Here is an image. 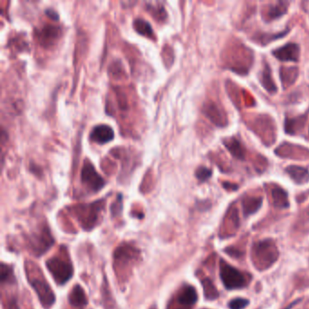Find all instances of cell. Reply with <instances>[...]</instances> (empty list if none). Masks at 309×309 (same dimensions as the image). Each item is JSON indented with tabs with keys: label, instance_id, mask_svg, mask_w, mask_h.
Segmentation results:
<instances>
[{
	"label": "cell",
	"instance_id": "cell-1",
	"mask_svg": "<svg viewBox=\"0 0 309 309\" xmlns=\"http://www.w3.org/2000/svg\"><path fill=\"white\" fill-rule=\"evenodd\" d=\"M253 254L257 266L261 268L270 267L279 257L276 246L270 240H265L256 244L253 249Z\"/></svg>",
	"mask_w": 309,
	"mask_h": 309
},
{
	"label": "cell",
	"instance_id": "cell-2",
	"mask_svg": "<svg viewBox=\"0 0 309 309\" xmlns=\"http://www.w3.org/2000/svg\"><path fill=\"white\" fill-rule=\"evenodd\" d=\"M46 267L54 277V281L59 285H64L73 276L71 264L60 258H53L46 262Z\"/></svg>",
	"mask_w": 309,
	"mask_h": 309
},
{
	"label": "cell",
	"instance_id": "cell-3",
	"mask_svg": "<svg viewBox=\"0 0 309 309\" xmlns=\"http://www.w3.org/2000/svg\"><path fill=\"white\" fill-rule=\"evenodd\" d=\"M221 277L228 289L245 288L249 282L241 272L224 261L221 262Z\"/></svg>",
	"mask_w": 309,
	"mask_h": 309
},
{
	"label": "cell",
	"instance_id": "cell-4",
	"mask_svg": "<svg viewBox=\"0 0 309 309\" xmlns=\"http://www.w3.org/2000/svg\"><path fill=\"white\" fill-rule=\"evenodd\" d=\"M29 282L34 290L37 293L39 300L45 308L48 309L54 304L55 297L50 286L46 282L45 277L40 276H28Z\"/></svg>",
	"mask_w": 309,
	"mask_h": 309
},
{
	"label": "cell",
	"instance_id": "cell-5",
	"mask_svg": "<svg viewBox=\"0 0 309 309\" xmlns=\"http://www.w3.org/2000/svg\"><path fill=\"white\" fill-rule=\"evenodd\" d=\"M81 179L83 183L92 192H98L105 186V180L99 175L92 163L85 162L82 169Z\"/></svg>",
	"mask_w": 309,
	"mask_h": 309
},
{
	"label": "cell",
	"instance_id": "cell-6",
	"mask_svg": "<svg viewBox=\"0 0 309 309\" xmlns=\"http://www.w3.org/2000/svg\"><path fill=\"white\" fill-rule=\"evenodd\" d=\"M100 207L101 206H98L96 203L80 208L77 214L84 230H91L94 228V226L96 225L98 219V213L101 209Z\"/></svg>",
	"mask_w": 309,
	"mask_h": 309
},
{
	"label": "cell",
	"instance_id": "cell-7",
	"mask_svg": "<svg viewBox=\"0 0 309 309\" xmlns=\"http://www.w3.org/2000/svg\"><path fill=\"white\" fill-rule=\"evenodd\" d=\"M273 55L280 61L284 62H297L300 56L299 46L297 44L289 43L281 46L273 52Z\"/></svg>",
	"mask_w": 309,
	"mask_h": 309
},
{
	"label": "cell",
	"instance_id": "cell-8",
	"mask_svg": "<svg viewBox=\"0 0 309 309\" xmlns=\"http://www.w3.org/2000/svg\"><path fill=\"white\" fill-rule=\"evenodd\" d=\"M30 242L36 254L41 255L53 245V238L48 230L45 229L40 233L35 235Z\"/></svg>",
	"mask_w": 309,
	"mask_h": 309
},
{
	"label": "cell",
	"instance_id": "cell-9",
	"mask_svg": "<svg viewBox=\"0 0 309 309\" xmlns=\"http://www.w3.org/2000/svg\"><path fill=\"white\" fill-rule=\"evenodd\" d=\"M113 137H114V133L113 128L107 125L96 126L90 134V138L92 142L99 144H104L110 142L113 140Z\"/></svg>",
	"mask_w": 309,
	"mask_h": 309
},
{
	"label": "cell",
	"instance_id": "cell-10",
	"mask_svg": "<svg viewBox=\"0 0 309 309\" xmlns=\"http://www.w3.org/2000/svg\"><path fill=\"white\" fill-rule=\"evenodd\" d=\"M286 172L296 183H305L309 179V172L305 168L300 166H288Z\"/></svg>",
	"mask_w": 309,
	"mask_h": 309
},
{
	"label": "cell",
	"instance_id": "cell-11",
	"mask_svg": "<svg viewBox=\"0 0 309 309\" xmlns=\"http://www.w3.org/2000/svg\"><path fill=\"white\" fill-rule=\"evenodd\" d=\"M225 147L230 150L231 155L238 160H243L246 154V151L242 144L236 138H229L224 141Z\"/></svg>",
	"mask_w": 309,
	"mask_h": 309
},
{
	"label": "cell",
	"instance_id": "cell-12",
	"mask_svg": "<svg viewBox=\"0 0 309 309\" xmlns=\"http://www.w3.org/2000/svg\"><path fill=\"white\" fill-rule=\"evenodd\" d=\"M69 302L72 305L76 307H81L87 304V298L84 289L81 286H75V288H73L69 295Z\"/></svg>",
	"mask_w": 309,
	"mask_h": 309
},
{
	"label": "cell",
	"instance_id": "cell-13",
	"mask_svg": "<svg viewBox=\"0 0 309 309\" xmlns=\"http://www.w3.org/2000/svg\"><path fill=\"white\" fill-rule=\"evenodd\" d=\"M197 299H198V296H197L196 290H195V288L191 286L185 287L178 297V301L181 305H193L196 303Z\"/></svg>",
	"mask_w": 309,
	"mask_h": 309
},
{
	"label": "cell",
	"instance_id": "cell-14",
	"mask_svg": "<svg viewBox=\"0 0 309 309\" xmlns=\"http://www.w3.org/2000/svg\"><path fill=\"white\" fill-rule=\"evenodd\" d=\"M272 199H273V204L277 208H288L289 202H288V193L285 192L283 189L273 188L271 190Z\"/></svg>",
	"mask_w": 309,
	"mask_h": 309
},
{
	"label": "cell",
	"instance_id": "cell-15",
	"mask_svg": "<svg viewBox=\"0 0 309 309\" xmlns=\"http://www.w3.org/2000/svg\"><path fill=\"white\" fill-rule=\"evenodd\" d=\"M260 82H261V84H263L264 88L267 90V92H272V94L276 92V85L272 79L271 72L267 66L264 67L263 71L261 72Z\"/></svg>",
	"mask_w": 309,
	"mask_h": 309
},
{
	"label": "cell",
	"instance_id": "cell-16",
	"mask_svg": "<svg viewBox=\"0 0 309 309\" xmlns=\"http://www.w3.org/2000/svg\"><path fill=\"white\" fill-rule=\"evenodd\" d=\"M262 204V199L257 198V197H251L248 198L243 201V210L245 215L254 213L260 208Z\"/></svg>",
	"mask_w": 309,
	"mask_h": 309
},
{
	"label": "cell",
	"instance_id": "cell-17",
	"mask_svg": "<svg viewBox=\"0 0 309 309\" xmlns=\"http://www.w3.org/2000/svg\"><path fill=\"white\" fill-rule=\"evenodd\" d=\"M134 27L136 32L141 34L142 36H145L148 38L153 37V31L148 22L143 20L142 18H137L134 21Z\"/></svg>",
	"mask_w": 309,
	"mask_h": 309
},
{
	"label": "cell",
	"instance_id": "cell-18",
	"mask_svg": "<svg viewBox=\"0 0 309 309\" xmlns=\"http://www.w3.org/2000/svg\"><path fill=\"white\" fill-rule=\"evenodd\" d=\"M288 9V4L286 2H280L271 6L267 11V17L270 19H276L277 17L283 16Z\"/></svg>",
	"mask_w": 309,
	"mask_h": 309
},
{
	"label": "cell",
	"instance_id": "cell-19",
	"mask_svg": "<svg viewBox=\"0 0 309 309\" xmlns=\"http://www.w3.org/2000/svg\"><path fill=\"white\" fill-rule=\"evenodd\" d=\"M206 114L208 115V117L214 121L218 126H223V121H222V116L219 109L214 105H209L206 108Z\"/></svg>",
	"mask_w": 309,
	"mask_h": 309
},
{
	"label": "cell",
	"instance_id": "cell-20",
	"mask_svg": "<svg viewBox=\"0 0 309 309\" xmlns=\"http://www.w3.org/2000/svg\"><path fill=\"white\" fill-rule=\"evenodd\" d=\"M203 289H204L205 297L208 299H215L218 297V291L210 280L206 279L202 281Z\"/></svg>",
	"mask_w": 309,
	"mask_h": 309
},
{
	"label": "cell",
	"instance_id": "cell-21",
	"mask_svg": "<svg viewBox=\"0 0 309 309\" xmlns=\"http://www.w3.org/2000/svg\"><path fill=\"white\" fill-rule=\"evenodd\" d=\"M0 271H1V275H0V280H1V282H2V284H4V283H8V282H10V281H12L14 280V277H13V271L12 268L8 266V265H6V264H1V269H0Z\"/></svg>",
	"mask_w": 309,
	"mask_h": 309
},
{
	"label": "cell",
	"instance_id": "cell-22",
	"mask_svg": "<svg viewBox=\"0 0 309 309\" xmlns=\"http://www.w3.org/2000/svg\"><path fill=\"white\" fill-rule=\"evenodd\" d=\"M212 174V171L211 170H209L208 168L204 167V166H201V167L198 168L196 172H195V175H196L197 179L201 181H205V180H209V178L211 177Z\"/></svg>",
	"mask_w": 309,
	"mask_h": 309
},
{
	"label": "cell",
	"instance_id": "cell-23",
	"mask_svg": "<svg viewBox=\"0 0 309 309\" xmlns=\"http://www.w3.org/2000/svg\"><path fill=\"white\" fill-rule=\"evenodd\" d=\"M249 305V300L243 298H236L230 303V309H243Z\"/></svg>",
	"mask_w": 309,
	"mask_h": 309
},
{
	"label": "cell",
	"instance_id": "cell-24",
	"mask_svg": "<svg viewBox=\"0 0 309 309\" xmlns=\"http://www.w3.org/2000/svg\"><path fill=\"white\" fill-rule=\"evenodd\" d=\"M46 14L47 17H50L51 19H53V20H57L59 18L57 13L55 12L54 9H46Z\"/></svg>",
	"mask_w": 309,
	"mask_h": 309
},
{
	"label": "cell",
	"instance_id": "cell-25",
	"mask_svg": "<svg viewBox=\"0 0 309 309\" xmlns=\"http://www.w3.org/2000/svg\"><path fill=\"white\" fill-rule=\"evenodd\" d=\"M223 186H224V188L227 189V190H230V191H235V190H237L238 188V186L236 185V184H231V183H224L223 184Z\"/></svg>",
	"mask_w": 309,
	"mask_h": 309
},
{
	"label": "cell",
	"instance_id": "cell-26",
	"mask_svg": "<svg viewBox=\"0 0 309 309\" xmlns=\"http://www.w3.org/2000/svg\"><path fill=\"white\" fill-rule=\"evenodd\" d=\"M176 309H185V308H176Z\"/></svg>",
	"mask_w": 309,
	"mask_h": 309
}]
</instances>
